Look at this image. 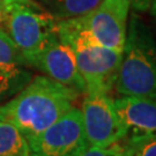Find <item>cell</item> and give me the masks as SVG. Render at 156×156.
Listing matches in <instances>:
<instances>
[{
  "instance_id": "6da1fadb",
  "label": "cell",
  "mask_w": 156,
  "mask_h": 156,
  "mask_svg": "<svg viewBox=\"0 0 156 156\" xmlns=\"http://www.w3.org/2000/svg\"><path fill=\"white\" fill-rule=\"evenodd\" d=\"M80 95L48 76H33L21 91L0 104V120L16 127L28 140L72 110Z\"/></svg>"
},
{
  "instance_id": "7a4b0ae2",
  "label": "cell",
  "mask_w": 156,
  "mask_h": 156,
  "mask_svg": "<svg viewBox=\"0 0 156 156\" xmlns=\"http://www.w3.org/2000/svg\"><path fill=\"white\" fill-rule=\"evenodd\" d=\"M58 39L71 48L86 83V94H109L115 87L123 52L100 44L86 29L80 17L59 20Z\"/></svg>"
},
{
  "instance_id": "3957f363",
  "label": "cell",
  "mask_w": 156,
  "mask_h": 156,
  "mask_svg": "<svg viewBox=\"0 0 156 156\" xmlns=\"http://www.w3.org/2000/svg\"><path fill=\"white\" fill-rule=\"evenodd\" d=\"M115 88L123 96L156 100V42L149 28L133 14Z\"/></svg>"
},
{
  "instance_id": "277c9868",
  "label": "cell",
  "mask_w": 156,
  "mask_h": 156,
  "mask_svg": "<svg viewBox=\"0 0 156 156\" xmlns=\"http://www.w3.org/2000/svg\"><path fill=\"white\" fill-rule=\"evenodd\" d=\"M2 26L23 57L58 38V20L34 0L2 1Z\"/></svg>"
},
{
  "instance_id": "5b68a950",
  "label": "cell",
  "mask_w": 156,
  "mask_h": 156,
  "mask_svg": "<svg viewBox=\"0 0 156 156\" xmlns=\"http://www.w3.org/2000/svg\"><path fill=\"white\" fill-rule=\"evenodd\" d=\"M29 156H79L88 147L81 110H72L50 127L27 140Z\"/></svg>"
},
{
  "instance_id": "8992f818",
  "label": "cell",
  "mask_w": 156,
  "mask_h": 156,
  "mask_svg": "<svg viewBox=\"0 0 156 156\" xmlns=\"http://www.w3.org/2000/svg\"><path fill=\"white\" fill-rule=\"evenodd\" d=\"M81 115L89 146L105 148L120 144L125 139V129L116 110L115 101L109 94H86Z\"/></svg>"
},
{
  "instance_id": "52a82bcc",
  "label": "cell",
  "mask_w": 156,
  "mask_h": 156,
  "mask_svg": "<svg viewBox=\"0 0 156 156\" xmlns=\"http://www.w3.org/2000/svg\"><path fill=\"white\" fill-rule=\"evenodd\" d=\"M129 11L131 0H102L93 11L80 19L100 44L123 52Z\"/></svg>"
},
{
  "instance_id": "ba28073f",
  "label": "cell",
  "mask_w": 156,
  "mask_h": 156,
  "mask_svg": "<svg viewBox=\"0 0 156 156\" xmlns=\"http://www.w3.org/2000/svg\"><path fill=\"white\" fill-rule=\"evenodd\" d=\"M24 59L28 66L37 68L48 78L76 90L80 94H86V83L79 72L74 53L69 46L58 38L26 56Z\"/></svg>"
},
{
  "instance_id": "9c48e42d",
  "label": "cell",
  "mask_w": 156,
  "mask_h": 156,
  "mask_svg": "<svg viewBox=\"0 0 156 156\" xmlns=\"http://www.w3.org/2000/svg\"><path fill=\"white\" fill-rule=\"evenodd\" d=\"M113 101L125 129L123 141L156 136V100L122 96Z\"/></svg>"
},
{
  "instance_id": "30bf717a",
  "label": "cell",
  "mask_w": 156,
  "mask_h": 156,
  "mask_svg": "<svg viewBox=\"0 0 156 156\" xmlns=\"http://www.w3.org/2000/svg\"><path fill=\"white\" fill-rule=\"evenodd\" d=\"M31 79L33 74L22 52L0 28V103L15 96Z\"/></svg>"
},
{
  "instance_id": "8fae6325",
  "label": "cell",
  "mask_w": 156,
  "mask_h": 156,
  "mask_svg": "<svg viewBox=\"0 0 156 156\" xmlns=\"http://www.w3.org/2000/svg\"><path fill=\"white\" fill-rule=\"evenodd\" d=\"M43 7L56 20L83 16L91 12L102 0H41Z\"/></svg>"
},
{
  "instance_id": "7c38bea8",
  "label": "cell",
  "mask_w": 156,
  "mask_h": 156,
  "mask_svg": "<svg viewBox=\"0 0 156 156\" xmlns=\"http://www.w3.org/2000/svg\"><path fill=\"white\" fill-rule=\"evenodd\" d=\"M0 156H29L27 139L9 123L0 120Z\"/></svg>"
},
{
  "instance_id": "4fadbf2b",
  "label": "cell",
  "mask_w": 156,
  "mask_h": 156,
  "mask_svg": "<svg viewBox=\"0 0 156 156\" xmlns=\"http://www.w3.org/2000/svg\"><path fill=\"white\" fill-rule=\"evenodd\" d=\"M124 156H156V136L120 142Z\"/></svg>"
},
{
  "instance_id": "5bb4252c",
  "label": "cell",
  "mask_w": 156,
  "mask_h": 156,
  "mask_svg": "<svg viewBox=\"0 0 156 156\" xmlns=\"http://www.w3.org/2000/svg\"><path fill=\"white\" fill-rule=\"evenodd\" d=\"M79 156H124L123 146L122 144H116L105 148L88 146L79 154Z\"/></svg>"
},
{
  "instance_id": "9a60e30c",
  "label": "cell",
  "mask_w": 156,
  "mask_h": 156,
  "mask_svg": "<svg viewBox=\"0 0 156 156\" xmlns=\"http://www.w3.org/2000/svg\"><path fill=\"white\" fill-rule=\"evenodd\" d=\"M153 0H131V7L136 12H147L149 11Z\"/></svg>"
},
{
  "instance_id": "2e32d148",
  "label": "cell",
  "mask_w": 156,
  "mask_h": 156,
  "mask_svg": "<svg viewBox=\"0 0 156 156\" xmlns=\"http://www.w3.org/2000/svg\"><path fill=\"white\" fill-rule=\"evenodd\" d=\"M149 12H151V14L153 15V17L156 20V0H153L151 7H149Z\"/></svg>"
},
{
  "instance_id": "e0dca14e",
  "label": "cell",
  "mask_w": 156,
  "mask_h": 156,
  "mask_svg": "<svg viewBox=\"0 0 156 156\" xmlns=\"http://www.w3.org/2000/svg\"><path fill=\"white\" fill-rule=\"evenodd\" d=\"M4 20V6H2V0H0V24Z\"/></svg>"
},
{
  "instance_id": "ac0fdd59",
  "label": "cell",
  "mask_w": 156,
  "mask_h": 156,
  "mask_svg": "<svg viewBox=\"0 0 156 156\" xmlns=\"http://www.w3.org/2000/svg\"><path fill=\"white\" fill-rule=\"evenodd\" d=\"M2 1H7V0H2Z\"/></svg>"
}]
</instances>
